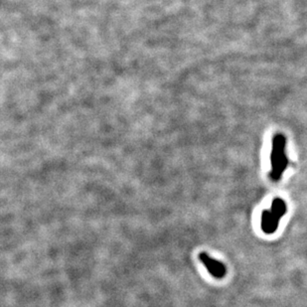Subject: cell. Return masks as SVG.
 I'll return each mask as SVG.
<instances>
[{
  "label": "cell",
  "instance_id": "cell-1",
  "mask_svg": "<svg viewBox=\"0 0 307 307\" xmlns=\"http://www.w3.org/2000/svg\"><path fill=\"white\" fill-rule=\"evenodd\" d=\"M289 160L286 154V137L282 133H276L272 138L270 153L269 178L273 182H278L284 171L287 169Z\"/></svg>",
  "mask_w": 307,
  "mask_h": 307
},
{
  "label": "cell",
  "instance_id": "cell-2",
  "mask_svg": "<svg viewBox=\"0 0 307 307\" xmlns=\"http://www.w3.org/2000/svg\"><path fill=\"white\" fill-rule=\"evenodd\" d=\"M199 260L213 277L217 279H222L226 276L227 266L225 263L211 258L207 253L204 252L199 255Z\"/></svg>",
  "mask_w": 307,
  "mask_h": 307
},
{
  "label": "cell",
  "instance_id": "cell-3",
  "mask_svg": "<svg viewBox=\"0 0 307 307\" xmlns=\"http://www.w3.org/2000/svg\"><path fill=\"white\" fill-rule=\"evenodd\" d=\"M282 217L278 215L275 212H272L271 210H265L262 213V218H261V227L262 230L264 234L270 235L276 232L280 219Z\"/></svg>",
  "mask_w": 307,
  "mask_h": 307
}]
</instances>
